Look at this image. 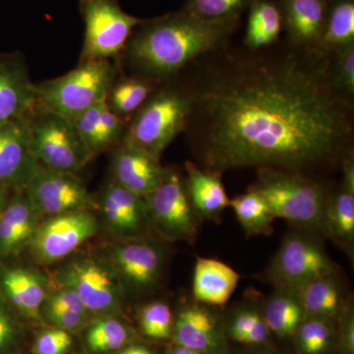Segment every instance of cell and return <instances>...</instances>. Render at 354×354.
<instances>
[{
	"instance_id": "obj_43",
	"label": "cell",
	"mask_w": 354,
	"mask_h": 354,
	"mask_svg": "<svg viewBox=\"0 0 354 354\" xmlns=\"http://www.w3.org/2000/svg\"><path fill=\"white\" fill-rule=\"evenodd\" d=\"M342 337L341 346L344 354L354 353V320L353 308H351V304L346 306L342 315Z\"/></svg>"
},
{
	"instance_id": "obj_19",
	"label": "cell",
	"mask_w": 354,
	"mask_h": 354,
	"mask_svg": "<svg viewBox=\"0 0 354 354\" xmlns=\"http://www.w3.org/2000/svg\"><path fill=\"white\" fill-rule=\"evenodd\" d=\"M101 207L109 225L118 234L136 236L151 223L145 199L115 181L104 188Z\"/></svg>"
},
{
	"instance_id": "obj_42",
	"label": "cell",
	"mask_w": 354,
	"mask_h": 354,
	"mask_svg": "<svg viewBox=\"0 0 354 354\" xmlns=\"http://www.w3.org/2000/svg\"><path fill=\"white\" fill-rule=\"evenodd\" d=\"M46 306L69 310L82 315H88V312L79 295L75 291L68 288H65L64 290L51 295L48 299H46Z\"/></svg>"
},
{
	"instance_id": "obj_24",
	"label": "cell",
	"mask_w": 354,
	"mask_h": 354,
	"mask_svg": "<svg viewBox=\"0 0 354 354\" xmlns=\"http://www.w3.org/2000/svg\"><path fill=\"white\" fill-rule=\"evenodd\" d=\"M295 293L306 317L334 321L349 304L346 288L337 272L314 279Z\"/></svg>"
},
{
	"instance_id": "obj_23",
	"label": "cell",
	"mask_w": 354,
	"mask_h": 354,
	"mask_svg": "<svg viewBox=\"0 0 354 354\" xmlns=\"http://www.w3.org/2000/svg\"><path fill=\"white\" fill-rule=\"evenodd\" d=\"M186 185L191 202L202 221H218L230 207V199L218 172L202 169L194 162H185Z\"/></svg>"
},
{
	"instance_id": "obj_34",
	"label": "cell",
	"mask_w": 354,
	"mask_h": 354,
	"mask_svg": "<svg viewBox=\"0 0 354 354\" xmlns=\"http://www.w3.org/2000/svg\"><path fill=\"white\" fill-rule=\"evenodd\" d=\"M256 0H187L183 10L208 21L241 19Z\"/></svg>"
},
{
	"instance_id": "obj_12",
	"label": "cell",
	"mask_w": 354,
	"mask_h": 354,
	"mask_svg": "<svg viewBox=\"0 0 354 354\" xmlns=\"http://www.w3.org/2000/svg\"><path fill=\"white\" fill-rule=\"evenodd\" d=\"M39 167L27 114L0 124V185L12 191L24 189Z\"/></svg>"
},
{
	"instance_id": "obj_18",
	"label": "cell",
	"mask_w": 354,
	"mask_h": 354,
	"mask_svg": "<svg viewBox=\"0 0 354 354\" xmlns=\"http://www.w3.org/2000/svg\"><path fill=\"white\" fill-rule=\"evenodd\" d=\"M286 41L301 48H320L329 0H279Z\"/></svg>"
},
{
	"instance_id": "obj_13",
	"label": "cell",
	"mask_w": 354,
	"mask_h": 354,
	"mask_svg": "<svg viewBox=\"0 0 354 354\" xmlns=\"http://www.w3.org/2000/svg\"><path fill=\"white\" fill-rule=\"evenodd\" d=\"M65 288L75 291L88 312L109 313L121 306L118 279L94 261L78 260L67 266L62 274Z\"/></svg>"
},
{
	"instance_id": "obj_20",
	"label": "cell",
	"mask_w": 354,
	"mask_h": 354,
	"mask_svg": "<svg viewBox=\"0 0 354 354\" xmlns=\"http://www.w3.org/2000/svg\"><path fill=\"white\" fill-rule=\"evenodd\" d=\"M36 213L24 189L12 191L0 216V261L19 253L36 234Z\"/></svg>"
},
{
	"instance_id": "obj_9",
	"label": "cell",
	"mask_w": 354,
	"mask_h": 354,
	"mask_svg": "<svg viewBox=\"0 0 354 354\" xmlns=\"http://www.w3.org/2000/svg\"><path fill=\"white\" fill-rule=\"evenodd\" d=\"M85 22L81 62L109 59L125 46L143 19L125 12L116 0H80Z\"/></svg>"
},
{
	"instance_id": "obj_21",
	"label": "cell",
	"mask_w": 354,
	"mask_h": 354,
	"mask_svg": "<svg viewBox=\"0 0 354 354\" xmlns=\"http://www.w3.org/2000/svg\"><path fill=\"white\" fill-rule=\"evenodd\" d=\"M239 279L241 274L225 263L198 257L193 272V298L208 306H223L234 295Z\"/></svg>"
},
{
	"instance_id": "obj_11",
	"label": "cell",
	"mask_w": 354,
	"mask_h": 354,
	"mask_svg": "<svg viewBox=\"0 0 354 354\" xmlns=\"http://www.w3.org/2000/svg\"><path fill=\"white\" fill-rule=\"evenodd\" d=\"M97 230V220L85 209L53 216L37 230L32 249L41 262H55L73 252Z\"/></svg>"
},
{
	"instance_id": "obj_5",
	"label": "cell",
	"mask_w": 354,
	"mask_h": 354,
	"mask_svg": "<svg viewBox=\"0 0 354 354\" xmlns=\"http://www.w3.org/2000/svg\"><path fill=\"white\" fill-rule=\"evenodd\" d=\"M115 77V67L109 59L81 62L65 75L37 85L36 106L71 120L106 101Z\"/></svg>"
},
{
	"instance_id": "obj_10",
	"label": "cell",
	"mask_w": 354,
	"mask_h": 354,
	"mask_svg": "<svg viewBox=\"0 0 354 354\" xmlns=\"http://www.w3.org/2000/svg\"><path fill=\"white\" fill-rule=\"evenodd\" d=\"M37 214L57 216L81 211L90 206L92 198L82 181L71 172L39 167L24 188Z\"/></svg>"
},
{
	"instance_id": "obj_28",
	"label": "cell",
	"mask_w": 354,
	"mask_h": 354,
	"mask_svg": "<svg viewBox=\"0 0 354 354\" xmlns=\"http://www.w3.org/2000/svg\"><path fill=\"white\" fill-rule=\"evenodd\" d=\"M230 207L234 209L236 220L247 237L271 235L274 232L276 216L264 198L256 191L248 189L244 194L230 199Z\"/></svg>"
},
{
	"instance_id": "obj_33",
	"label": "cell",
	"mask_w": 354,
	"mask_h": 354,
	"mask_svg": "<svg viewBox=\"0 0 354 354\" xmlns=\"http://www.w3.org/2000/svg\"><path fill=\"white\" fill-rule=\"evenodd\" d=\"M85 339L91 351L106 353L122 348L129 342L130 330L116 319H101L88 328Z\"/></svg>"
},
{
	"instance_id": "obj_35",
	"label": "cell",
	"mask_w": 354,
	"mask_h": 354,
	"mask_svg": "<svg viewBox=\"0 0 354 354\" xmlns=\"http://www.w3.org/2000/svg\"><path fill=\"white\" fill-rule=\"evenodd\" d=\"M139 325L146 337L165 341L172 337L174 319L171 307L165 302H152L139 312Z\"/></svg>"
},
{
	"instance_id": "obj_47",
	"label": "cell",
	"mask_w": 354,
	"mask_h": 354,
	"mask_svg": "<svg viewBox=\"0 0 354 354\" xmlns=\"http://www.w3.org/2000/svg\"><path fill=\"white\" fill-rule=\"evenodd\" d=\"M261 354H265V353H261Z\"/></svg>"
},
{
	"instance_id": "obj_16",
	"label": "cell",
	"mask_w": 354,
	"mask_h": 354,
	"mask_svg": "<svg viewBox=\"0 0 354 354\" xmlns=\"http://www.w3.org/2000/svg\"><path fill=\"white\" fill-rule=\"evenodd\" d=\"M111 165L114 181L143 198L160 185L167 171L160 158L125 143L114 152Z\"/></svg>"
},
{
	"instance_id": "obj_30",
	"label": "cell",
	"mask_w": 354,
	"mask_h": 354,
	"mask_svg": "<svg viewBox=\"0 0 354 354\" xmlns=\"http://www.w3.org/2000/svg\"><path fill=\"white\" fill-rule=\"evenodd\" d=\"M158 84L139 76L114 81L106 95V104L120 118L133 115L157 90Z\"/></svg>"
},
{
	"instance_id": "obj_22",
	"label": "cell",
	"mask_w": 354,
	"mask_h": 354,
	"mask_svg": "<svg viewBox=\"0 0 354 354\" xmlns=\"http://www.w3.org/2000/svg\"><path fill=\"white\" fill-rule=\"evenodd\" d=\"M0 291L11 309L32 320H41L46 290L39 274L23 268H1Z\"/></svg>"
},
{
	"instance_id": "obj_3",
	"label": "cell",
	"mask_w": 354,
	"mask_h": 354,
	"mask_svg": "<svg viewBox=\"0 0 354 354\" xmlns=\"http://www.w3.org/2000/svg\"><path fill=\"white\" fill-rule=\"evenodd\" d=\"M248 189L264 198L277 218L322 234L330 193L319 179L274 167H259L257 178Z\"/></svg>"
},
{
	"instance_id": "obj_17",
	"label": "cell",
	"mask_w": 354,
	"mask_h": 354,
	"mask_svg": "<svg viewBox=\"0 0 354 354\" xmlns=\"http://www.w3.org/2000/svg\"><path fill=\"white\" fill-rule=\"evenodd\" d=\"M113 257L121 274L133 288L146 291L157 285L164 267L165 254L155 242H129L115 248Z\"/></svg>"
},
{
	"instance_id": "obj_6",
	"label": "cell",
	"mask_w": 354,
	"mask_h": 354,
	"mask_svg": "<svg viewBox=\"0 0 354 354\" xmlns=\"http://www.w3.org/2000/svg\"><path fill=\"white\" fill-rule=\"evenodd\" d=\"M337 271V266L311 232H291L281 242L264 278L274 290L297 292L314 279Z\"/></svg>"
},
{
	"instance_id": "obj_46",
	"label": "cell",
	"mask_w": 354,
	"mask_h": 354,
	"mask_svg": "<svg viewBox=\"0 0 354 354\" xmlns=\"http://www.w3.org/2000/svg\"><path fill=\"white\" fill-rule=\"evenodd\" d=\"M167 354H203L201 353H198V351H192V349H189L187 348H184V346H178V344H174V346H172L169 351H167Z\"/></svg>"
},
{
	"instance_id": "obj_37",
	"label": "cell",
	"mask_w": 354,
	"mask_h": 354,
	"mask_svg": "<svg viewBox=\"0 0 354 354\" xmlns=\"http://www.w3.org/2000/svg\"><path fill=\"white\" fill-rule=\"evenodd\" d=\"M332 73L337 87L354 97V44L332 53Z\"/></svg>"
},
{
	"instance_id": "obj_8",
	"label": "cell",
	"mask_w": 354,
	"mask_h": 354,
	"mask_svg": "<svg viewBox=\"0 0 354 354\" xmlns=\"http://www.w3.org/2000/svg\"><path fill=\"white\" fill-rule=\"evenodd\" d=\"M144 199L151 223L162 237L194 243L203 221L191 202L185 176L167 169L160 185Z\"/></svg>"
},
{
	"instance_id": "obj_40",
	"label": "cell",
	"mask_w": 354,
	"mask_h": 354,
	"mask_svg": "<svg viewBox=\"0 0 354 354\" xmlns=\"http://www.w3.org/2000/svg\"><path fill=\"white\" fill-rule=\"evenodd\" d=\"M72 346V337L67 330L53 329L41 333L35 342V354H65Z\"/></svg>"
},
{
	"instance_id": "obj_36",
	"label": "cell",
	"mask_w": 354,
	"mask_h": 354,
	"mask_svg": "<svg viewBox=\"0 0 354 354\" xmlns=\"http://www.w3.org/2000/svg\"><path fill=\"white\" fill-rule=\"evenodd\" d=\"M104 102L91 106L69 120L82 140L90 157L100 152V115Z\"/></svg>"
},
{
	"instance_id": "obj_4",
	"label": "cell",
	"mask_w": 354,
	"mask_h": 354,
	"mask_svg": "<svg viewBox=\"0 0 354 354\" xmlns=\"http://www.w3.org/2000/svg\"><path fill=\"white\" fill-rule=\"evenodd\" d=\"M190 109L185 88L180 83L167 82L133 114L122 143L160 158L177 135L185 130Z\"/></svg>"
},
{
	"instance_id": "obj_26",
	"label": "cell",
	"mask_w": 354,
	"mask_h": 354,
	"mask_svg": "<svg viewBox=\"0 0 354 354\" xmlns=\"http://www.w3.org/2000/svg\"><path fill=\"white\" fill-rule=\"evenodd\" d=\"M248 10L244 48L262 50L279 41L283 30V10L279 0H256Z\"/></svg>"
},
{
	"instance_id": "obj_27",
	"label": "cell",
	"mask_w": 354,
	"mask_h": 354,
	"mask_svg": "<svg viewBox=\"0 0 354 354\" xmlns=\"http://www.w3.org/2000/svg\"><path fill=\"white\" fill-rule=\"evenodd\" d=\"M262 314L271 333L279 337L295 335L306 318L297 293L283 290H274L265 300Z\"/></svg>"
},
{
	"instance_id": "obj_31",
	"label": "cell",
	"mask_w": 354,
	"mask_h": 354,
	"mask_svg": "<svg viewBox=\"0 0 354 354\" xmlns=\"http://www.w3.org/2000/svg\"><path fill=\"white\" fill-rule=\"evenodd\" d=\"M227 334L230 339L245 344H264L269 341L271 330L262 311L253 305H239L228 315Z\"/></svg>"
},
{
	"instance_id": "obj_29",
	"label": "cell",
	"mask_w": 354,
	"mask_h": 354,
	"mask_svg": "<svg viewBox=\"0 0 354 354\" xmlns=\"http://www.w3.org/2000/svg\"><path fill=\"white\" fill-rule=\"evenodd\" d=\"M354 44V0H329L320 48L335 53Z\"/></svg>"
},
{
	"instance_id": "obj_7",
	"label": "cell",
	"mask_w": 354,
	"mask_h": 354,
	"mask_svg": "<svg viewBox=\"0 0 354 354\" xmlns=\"http://www.w3.org/2000/svg\"><path fill=\"white\" fill-rule=\"evenodd\" d=\"M32 150L44 167L75 174L90 155L71 122L35 106L27 113Z\"/></svg>"
},
{
	"instance_id": "obj_45",
	"label": "cell",
	"mask_w": 354,
	"mask_h": 354,
	"mask_svg": "<svg viewBox=\"0 0 354 354\" xmlns=\"http://www.w3.org/2000/svg\"><path fill=\"white\" fill-rule=\"evenodd\" d=\"M11 193H12V190L8 189L6 186L0 185V216L6 209Z\"/></svg>"
},
{
	"instance_id": "obj_14",
	"label": "cell",
	"mask_w": 354,
	"mask_h": 354,
	"mask_svg": "<svg viewBox=\"0 0 354 354\" xmlns=\"http://www.w3.org/2000/svg\"><path fill=\"white\" fill-rule=\"evenodd\" d=\"M174 344L203 354H227L225 329L214 307L193 299L183 305L174 321Z\"/></svg>"
},
{
	"instance_id": "obj_32",
	"label": "cell",
	"mask_w": 354,
	"mask_h": 354,
	"mask_svg": "<svg viewBox=\"0 0 354 354\" xmlns=\"http://www.w3.org/2000/svg\"><path fill=\"white\" fill-rule=\"evenodd\" d=\"M295 335L300 354H327L334 342L333 321L306 317Z\"/></svg>"
},
{
	"instance_id": "obj_39",
	"label": "cell",
	"mask_w": 354,
	"mask_h": 354,
	"mask_svg": "<svg viewBox=\"0 0 354 354\" xmlns=\"http://www.w3.org/2000/svg\"><path fill=\"white\" fill-rule=\"evenodd\" d=\"M19 335V326L12 309L0 291V354H12L17 346Z\"/></svg>"
},
{
	"instance_id": "obj_1",
	"label": "cell",
	"mask_w": 354,
	"mask_h": 354,
	"mask_svg": "<svg viewBox=\"0 0 354 354\" xmlns=\"http://www.w3.org/2000/svg\"><path fill=\"white\" fill-rule=\"evenodd\" d=\"M185 69L187 133L209 171L274 167L317 178L354 156V97L332 73V53L283 41L228 44Z\"/></svg>"
},
{
	"instance_id": "obj_25",
	"label": "cell",
	"mask_w": 354,
	"mask_h": 354,
	"mask_svg": "<svg viewBox=\"0 0 354 354\" xmlns=\"http://www.w3.org/2000/svg\"><path fill=\"white\" fill-rule=\"evenodd\" d=\"M322 234L348 252L354 245V188L341 184L330 194L323 220Z\"/></svg>"
},
{
	"instance_id": "obj_44",
	"label": "cell",
	"mask_w": 354,
	"mask_h": 354,
	"mask_svg": "<svg viewBox=\"0 0 354 354\" xmlns=\"http://www.w3.org/2000/svg\"><path fill=\"white\" fill-rule=\"evenodd\" d=\"M118 354H153L151 349L142 344H133V346H127Z\"/></svg>"
},
{
	"instance_id": "obj_41",
	"label": "cell",
	"mask_w": 354,
	"mask_h": 354,
	"mask_svg": "<svg viewBox=\"0 0 354 354\" xmlns=\"http://www.w3.org/2000/svg\"><path fill=\"white\" fill-rule=\"evenodd\" d=\"M44 313L53 325L58 329L74 330L82 327L87 320V315L76 313L57 307L44 306Z\"/></svg>"
},
{
	"instance_id": "obj_2",
	"label": "cell",
	"mask_w": 354,
	"mask_h": 354,
	"mask_svg": "<svg viewBox=\"0 0 354 354\" xmlns=\"http://www.w3.org/2000/svg\"><path fill=\"white\" fill-rule=\"evenodd\" d=\"M241 19L208 21L181 9L144 20L125 46V59L137 76L169 82L203 55L232 41Z\"/></svg>"
},
{
	"instance_id": "obj_38",
	"label": "cell",
	"mask_w": 354,
	"mask_h": 354,
	"mask_svg": "<svg viewBox=\"0 0 354 354\" xmlns=\"http://www.w3.org/2000/svg\"><path fill=\"white\" fill-rule=\"evenodd\" d=\"M127 127L124 118L113 113L104 102L100 115V152L118 143L120 140L123 141Z\"/></svg>"
},
{
	"instance_id": "obj_15",
	"label": "cell",
	"mask_w": 354,
	"mask_h": 354,
	"mask_svg": "<svg viewBox=\"0 0 354 354\" xmlns=\"http://www.w3.org/2000/svg\"><path fill=\"white\" fill-rule=\"evenodd\" d=\"M37 85L18 53L0 55V124L22 118L37 104Z\"/></svg>"
}]
</instances>
